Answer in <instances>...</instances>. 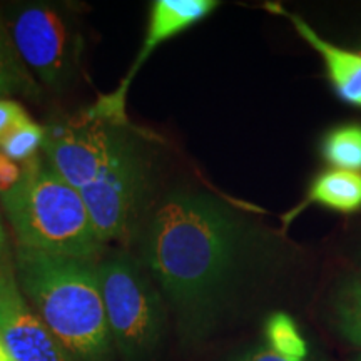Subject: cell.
I'll list each match as a JSON object with an SVG mask.
<instances>
[{"instance_id":"obj_18","label":"cell","mask_w":361,"mask_h":361,"mask_svg":"<svg viewBox=\"0 0 361 361\" xmlns=\"http://www.w3.org/2000/svg\"><path fill=\"white\" fill-rule=\"evenodd\" d=\"M24 176V166L12 161L0 151V194H6L20 183Z\"/></svg>"},{"instance_id":"obj_14","label":"cell","mask_w":361,"mask_h":361,"mask_svg":"<svg viewBox=\"0 0 361 361\" xmlns=\"http://www.w3.org/2000/svg\"><path fill=\"white\" fill-rule=\"evenodd\" d=\"M333 314L338 333L361 348V276L341 284L333 301Z\"/></svg>"},{"instance_id":"obj_5","label":"cell","mask_w":361,"mask_h":361,"mask_svg":"<svg viewBox=\"0 0 361 361\" xmlns=\"http://www.w3.org/2000/svg\"><path fill=\"white\" fill-rule=\"evenodd\" d=\"M17 56L51 89H64L79 64V34L66 12L52 4H25L8 20Z\"/></svg>"},{"instance_id":"obj_20","label":"cell","mask_w":361,"mask_h":361,"mask_svg":"<svg viewBox=\"0 0 361 361\" xmlns=\"http://www.w3.org/2000/svg\"><path fill=\"white\" fill-rule=\"evenodd\" d=\"M6 251H7V236H6V231H4L2 221H0V261L6 258Z\"/></svg>"},{"instance_id":"obj_11","label":"cell","mask_w":361,"mask_h":361,"mask_svg":"<svg viewBox=\"0 0 361 361\" xmlns=\"http://www.w3.org/2000/svg\"><path fill=\"white\" fill-rule=\"evenodd\" d=\"M311 204H319L338 213H356L361 209V173L341 169L324 171L316 176L306 192V197L295 209L284 216V223L290 224L301 211Z\"/></svg>"},{"instance_id":"obj_17","label":"cell","mask_w":361,"mask_h":361,"mask_svg":"<svg viewBox=\"0 0 361 361\" xmlns=\"http://www.w3.org/2000/svg\"><path fill=\"white\" fill-rule=\"evenodd\" d=\"M30 121L24 107L19 102L11 101V99H0V139L17 128V126Z\"/></svg>"},{"instance_id":"obj_6","label":"cell","mask_w":361,"mask_h":361,"mask_svg":"<svg viewBox=\"0 0 361 361\" xmlns=\"http://www.w3.org/2000/svg\"><path fill=\"white\" fill-rule=\"evenodd\" d=\"M146 173L141 149L133 137L123 134L97 179L79 191L102 245L129 234L146 192Z\"/></svg>"},{"instance_id":"obj_8","label":"cell","mask_w":361,"mask_h":361,"mask_svg":"<svg viewBox=\"0 0 361 361\" xmlns=\"http://www.w3.org/2000/svg\"><path fill=\"white\" fill-rule=\"evenodd\" d=\"M0 345L12 361H74L29 305L6 258L0 261Z\"/></svg>"},{"instance_id":"obj_21","label":"cell","mask_w":361,"mask_h":361,"mask_svg":"<svg viewBox=\"0 0 361 361\" xmlns=\"http://www.w3.org/2000/svg\"><path fill=\"white\" fill-rule=\"evenodd\" d=\"M0 361H12V360H11V356L7 355V351L4 350V346H2V345H0Z\"/></svg>"},{"instance_id":"obj_22","label":"cell","mask_w":361,"mask_h":361,"mask_svg":"<svg viewBox=\"0 0 361 361\" xmlns=\"http://www.w3.org/2000/svg\"><path fill=\"white\" fill-rule=\"evenodd\" d=\"M356 361H361V358H358V360H356Z\"/></svg>"},{"instance_id":"obj_7","label":"cell","mask_w":361,"mask_h":361,"mask_svg":"<svg viewBox=\"0 0 361 361\" xmlns=\"http://www.w3.org/2000/svg\"><path fill=\"white\" fill-rule=\"evenodd\" d=\"M121 126L87 116L80 123L45 130L42 144L49 166L72 188L84 189L97 179L123 137Z\"/></svg>"},{"instance_id":"obj_12","label":"cell","mask_w":361,"mask_h":361,"mask_svg":"<svg viewBox=\"0 0 361 361\" xmlns=\"http://www.w3.org/2000/svg\"><path fill=\"white\" fill-rule=\"evenodd\" d=\"M266 348L286 361H308V343L300 328L288 313L278 311L268 316L264 323Z\"/></svg>"},{"instance_id":"obj_1","label":"cell","mask_w":361,"mask_h":361,"mask_svg":"<svg viewBox=\"0 0 361 361\" xmlns=\"http://www.w3.org/2000/svg\"><path fill=\"white\" fill-rule=\"evenodd\" d=\"M241 224L204 192L176 191L147 228L146 264L169 301L188 316L213 308L236 268Z\"/></svg>"},{"instance_id":"obj_19","label":"cell","mask_w":361,"mask_h":361,"mask_svg":"<svg viewBox=\"0 0 361 361\" xmlns=\"http://www.w3.org/2000/svg\"><path fill=\"white\" fill-rule=\"evenodd\" d=\"M238 361H286V360H283L281 356L274 355L273 351H271L269 348H266V345H264V346H259V348H256V350L247 351V353L243 355Z\"/></svg>"},{"instance_id":"obj_2","label":"cell","mask_w":361,"mask_h":361,"mask_svg":"<svg viewBox=\"0 0 361 361\" xmlns=\"http://www.w3.org/2000/svg\"><path fill=\"white\" fill-rule=\"evenodd\" d=\"M13 269L29 305L72 360L111 358L97 266L19 246Z\"/></svg>"},{"instance_id":"obj_4","label":"cell","mask_w":361,"mask_h":361,"mask_svg":"<svg viewBox=\"0 0 361 361\" xmlns=\"http://www.w3.org/2000/svg\"><path fill=\"white\" fill-rule=\"evenodd\" d=\"M97 274L112 345L124 360H146L164 331V310L156 288L128 256L99 264Z\"/></svg>"},{"instance_id":"obj_9","label":"cell","mask_w":361,"mask_h":361,"mask_svg":"<svg viewBox=\"0 0 361 361\" xmlns=\"http://www.w3.org/2000/svg\"><path fill=\"white\" fill-rule=\"evenodd\" d=\"M218 7L219 2H216V0H156V2H152L146 37H144L141 51H139L137 57L130 66L128 75H126V79L121 82L116 92L99 101L97 106L92 109V114L89 116L121 126V121L124 119L128 89L137 71L144 66V62L151 57V54L161 44L176 37L184 30L191 29L192 25L206 19Z\"/></svg>"},{"instance_id":"obj_13","label":"cell","mask_w":361,"mask_h":361,"mask_svg":"<svg viewBox=\"0 0 361 361\" xmlns=\"http://www.w3.org/2000/svg\"><path fill=\"white\" fill-rule=\"evenodd\" d=\"M322 154L333 169L361 173V124H341L323 137Z\"/></svg>"},{"instance_id":"obj_16","label":"cell","mask_w":361,"mask_h":361,"mask_svg":"<svg viewBox=\"0 0 361 361\" xmlns=\"http://www.w3.org/2000/svg\"><path fill=\"white\" fill-rule=\"evenodd\" d=\"M45 139V129L35 124L32 119L17 126L6 137L0 139V151L11 157L12 161L25 164L37 157L39 149L42 147Z\"/></svg>"},{"instance_id":"obj_10","label":"cell","mask_w":361,"mask_h":361,"mask_svg":"<svg viewBox=\"0 0 361 361\" xmlns=\"http://www.w3.org/2000/svg\"><path fill=\"white\" fill-rule=\"evenodd\" d=\"M266 8L290 20L298 34L323 57L328 78L331 80L336 96L350 106L361 107V52L348 51L340 45L328 42L305 19H301L296 13L288 12L281 6L268 4Z\"/></svg>"},{"instance_id":"obj_15","label":"cell","mask_w":361,"mask_h":361,"mask_svg":"<svg viewBox=\"0 0 361 361\" xmlns=\"http://www.w3.org/2000/svg\"><path fill=\"white\" fill-rule=\"evenodd\" d=\"M37 85L29 75V71L17 56L8 30L0 22V99L11 94L35 92Z\"/></svg>"},{"instance_id":"obj_3","label":"cell","mask_w":361,"mask_h":361,"mask_svg":"<svg viewBox=\"0 0 361 361\" xmlns=\"http://www.w3.org/2000/svg\"><path fill=\"white\" fill-rule=\"evenodd\" d=\"M16 188L0 194L19 246L47 255L92 261L101 251L78 189L67 184L45 157L25 162Z\"/></svg>"}]
</instances>
